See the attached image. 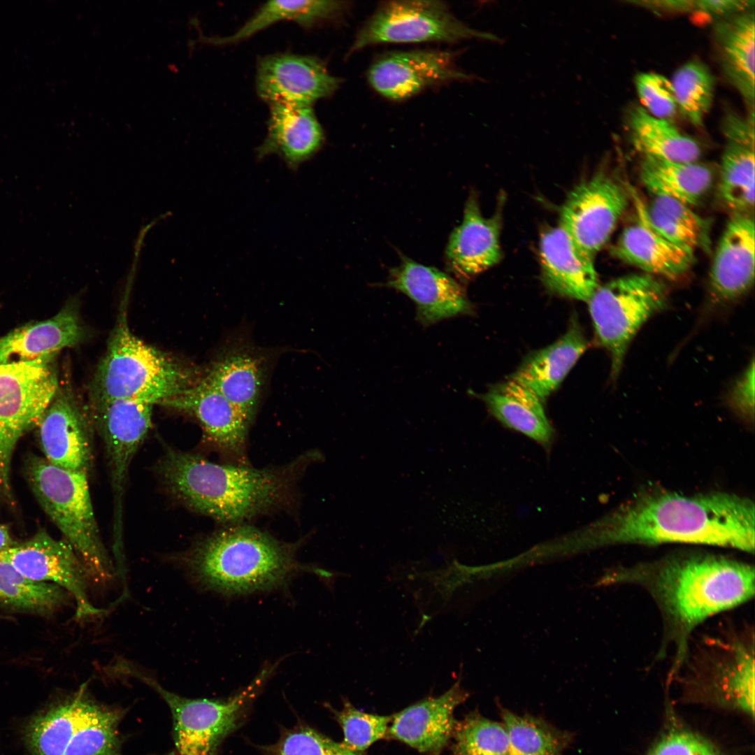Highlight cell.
Segmentation results:
<instances>
[{"label": "cell", "mask_w": 755, "mask_h": 755, "mask_svg": "<svg viewBox=\"0 0 755 755\" xmlns=\"http://www.w3.org/2000/svg\"><path fill=\"white\" fill-rule=\"evenodd\" d=\"M598 544H702L754 551V504L726 492L638 494L591 529Z\"/></svg>", "instance_id": "cell-1"}, {"label": "cell", "mask_w": 755, "mask_h": 755, "mask_svg": "<svg viewBox=\"0 0 755 755\" xmlns=\"http://www.w3.org/2000/svg\"><path fill=\"white\" fill-rule=\"evenodd\" d=\"M320 459L310 450L282 466L254 468L167 448L156 470L175 500L226 526L289 508L302 475Z\"/></svg>", "instance_id": "cell-2"}, {"label": "cell", "mask_w": 755, "mask_h": 755, "mask_svg": "<svg viewBox=\"0 0 755 755\" xmlns=\"http://www.w3.org/2000/svg\"><path fill=\"white\" fill-rule=\"evenodd\" d=\"M301 544L280 540L246 523L226 525L194 546L188 564L202 584L218 592L268 590L283 584L299 571L324 572L298 561Z\"/></svg>", "instance_id": "cell-3"}, {"label": "cell", "mask_w": 755, "mask_h": 755, "mask_svg": "<svg viewBox=\"0 0 755 755\" xmlns=\"http://www.w3.org/2000/svg\"><path fill=\"white\" fill-rule=\"evenodd\" d=\"M125 301L91 385L92 403L132 398L159 404L196 384L198 369L147 345L131 331Z\"/></svg>", "instance_id": "cell-4"}, {"label": "cell", "mask_w": 755, "mask_h": 755, "mask_svg": "<svg viewBox=\"0 0 755 755\" xmlns=\"http://www.w3.org/2000/svg\"><path fill=\"white\" fill-rule=\"evenodd\" d=\"M654 587L673 621L689 633L707 617L751 598L754 568L723 557L674 559L660 568Z\"/></svg>", "instance_id": "cell-5"}, {"label": "cell", "mask_w": 755, "mask_h": 755, "mask_svg": "<svg viewBox=\"0 0 755 755\" xmlns=\"http://www.w3.org/2000/svg\"><path fill=\"white\" fill-rule=\"evenodd\" d=\"M24 472L47 515L83 563L89 576L106 581L113 564L101 539L90 496L87 472L70 470L31 454Z\"/></svg>", "instance_id": "cell-6"}, {"label": "cell", "mask_w": 755, "mask_h": 755, "mask_svg": "<svg viewBox=\"0 0 755 755\" xmlns=\"http://www.w3.org/2000/svg\"><path fill=\"white\" fill-rule=\"evenodd\" d=\"M55 357L0 364V496L11 503L13 454L20 438L36 426L59 388Z\"/></svg>", "instance_id": "cell-7"}, {"label": "cell", "mask_w": 755, "mask_h": 755, "mask_svg": "<svg viewBox=\"0 0 755 755\" xmlns=\"http://www.w3.org/2000/svg\"><path fill=\"white\" fill-rule=\"evenodd\" d=\"M667 302L664 285L647 273L621 276L599 286L588 301L598 340L610 353L613 379L637 331Z\"/></svg>", "instance_id": "cell-8"}, {"label": "cell", "mask_w": 755, "mask_h": 755, "mask_svg": "<svg viewBox=\"0 0 755 755\" xmlns=\"http://www.w3.org/2000/svg\"><path fill=\"white\" fill-rule=\"evenodd\" d=\"M275 666L264 668L243 690L226 700L187 698L162 687L155 680L131 667L128 675L153 689L168 706L173 719L178 755H214L224 738L237 726L247 705L257 696Z\"/></svg>", "instance_id": "cell-9"}, {"label": "cell", "mask_w": 755, "mask_h": 755, "mask_svg": "<svg viewBox=\"0 0 755 755\" xmlns=\"http://www.w3.org/2000/svg\"><path fill=\"white\" fill-rule=\"evenodd\" d=\"M480 34L459 21L440 1L382 3L358 31L349 54L387 43H454Z\"/></svg>", "instance_id": "cell-10"}, {"label": "cell", "mask_w": 755, "mask_h": 755, "mask_svg": "<svg viewBox=\"0 0 755 755\" xmlns=\"http://www.w3.org/2000/svg\"><path fill=\"white\" fill-rule=\"evenodd\" d=\"M92 405L94 424L103 440L114 500L113 537L122 538V501L131 462L152 426L153 403L114 398Z\"/></svg>", "instance_id": "cell-11"}, {"label": "cell", "mask_w": 755, "mask_h": 755, "mask_svg": "<svg viewBox=\"0 0 755 755\" xmlns=\"http://www.w3.org/2000/svg\"><path fill=\"white\" fill-rule=\"evenodd\" d=\"M628 201V192L617 179L597 173L570 192L561 210L559 226L594 258L609 239Z\"/></svg>", "instance_id": "cell-12"}, {"label": "cell", "mask_w": 755, "mask_h": 755, "mask_svg": "<svg viewBox=\"0 0 755 755\" xmlns=\"http://www.w3.org/2000/svg\"><path fill=\"white\" fill-rule=\"evenodd\" d=\"M279 354L274 349L256 345L246 336L234 334L224 341L203 378L252 424Z\"/></svg>", "instance_id": "cell-13"}, {"label": "cell", "mask_w": 755, "mask_h": 755, "mask_svg": "<svg viewBox=\"0 0 755 755\" xmlns=\"http://www.w3.org/2000/svg\"><path fill=\"white\" fill-rule=\"evenodd\" d=\"M0 560L10 563L31 580L53 583L66 590L75 600L77 619L103 612L89 602V574L66 540H57L45 531H40L30 539L1 552Z\"/></svg>", "instance_id": "cell-14"}, {"label": "cell", "mask_w": 755, "mask_h": 755, "mask_svg": "<svg viewBox=\"0 0 755 755\" xmlns=\"http://www.w3.org/2000/svg\"><path fill=\"white\" fill-rule=\"evenodd\" d=\"M456 57L454 52L447 50L389 52L371 64L366 77L381 96L403 101L431 87L469 79L457 68Z\"/></svg>", "instance_id": "cell-15"}, {"label": "cell", "mask_w": 755, "mask_h": 755, "mask_svg": "<svg viewBox=\"0 0 755 755\" xmlns=\"http://www.w3.org/2000/svg\"><path fill=\"white\" fill-rule=\"evenodd\" d=\"M159 405L193 417L206 443L223 463L247 465V443L250 424L241 412L202 376L194 386Z\"/></svg>", "instance_id": "cell-16"}, {"label": "cell", "mask_w": 755, "mask_h": 755, "mask_svg": "<svg viewBox=\"0 0 755 755\" xmlns=\"http://www.w3.org/2000/svg\"><path fill=\"white\" fill-rule=\"evenodd\" d=\"M340 83L323 61L310 55L275 54L262 58L257 67V94L268 104L312 106L333 95Z\"/></svg>", "instance_id": "cell-17"}, {"label": "cell", "mask_w": 755, "mask_h": 755, "mask_svg": "<svg viewBox=\"0 0 755 755\" xmlns=\"http://www.w3.org/2000/svg\"><path fill=\"white\" fill-rule=\"evenodd\" d=\"M384 286L402 292L415 303L416 319L424 327L473 312L466 292L456 280L405 256L398 266L390 269Z\"/></svg>", "instance_id": "cell-18"}, {"label": "cell", "mask_w": 755, "mask_h": 755, "mask_svg": "<svg viewBox=\"0 0 755 755\" xmlns=\"http://www.w3.org/2000/svg\"><path fill=\"white\" fill-rule=\"evenodd\" d=\"M36 427L44 458L54 466L87 472L92 447L89 423L73 394L59 388Z\"/></svg>", "instance_id": "cell-19"}, {"label": "cell", "mask_w": 755, "mask_h": 755, "mask_svg": "<svg viewBox=\"0 0 755 755\" xmlns=\"http://www.w3.org/2000/svg\"><path fill=\"white\" fill-rule=\"evenodd\" d=\"M470 693L458 680L443 694L421 700L392 715L387 738L428 755H440L451 741L456 720L455 709Z\"/></svg>", "instance_id": "cell-20"}, {"label": "cell", "mask_w": 755, "mask_h": 755, "mask_svg": "<svg viewBox=\"0 0 755 755\" xmlns=\"http://www.w3.org/2000/svg\"><path fill=\"white\" fill-rule=\"evenodd\" d=\"M500 207L492 216L485 217L474 194L467 200L463 220L450 234L445 255L448 270L460 279L468 280L501 260Z\"/></svg>", "instance_id": "cell-21"}, {"label": "cell", "mask_w": 755, "mask_h": 755, "mask_svg": "<svg viewBox=\"0 0 755 755\" xmlns=\"http://www.w3.org/2000/svg\"><path fill=\"white\" fill-rule=\"evenodd\" d=\"M754 221L749 213H733L717 245L711 271L712 295L730 302L745 295L754 280Z\"/></svg>", "instance_id": "cell-22"}, {"label": "cell", "mask_w": 755, "mask_h": 755, "mask_svg": "<svg viewBox=\"0 0 755 755\" xmlns=\"http://www.w3.org/2000/svg\"><path fill=\"white\" fill-rule=\"evenodd\" d=\"M542 280L549 291L588 302L600 286L594 258L584 253L560 226L540 240Z\"/></svg>", "instance_id": "cell-23"}, {"label": "cell", "mask_w": 755, "mask_h": 755, "mask_svg": "<svg viewBox=\"0 0 755 755\" xmlns=\"http://www.w3.org/2000/svg\"><path fill=\"white\" fill-rule=\"evenodd\" d=\"M726 144L721 156L719 193L733 213L754 206V114L744 119L727 115L722 124Z\"/></svg>", "instance_id": "cell-24"}, {"label": "cell", "mask_w": 755, "mask_h": 755, "mask_svg": "<svg viewBox=\"0 0 755 755\" xmlns=\"http://www.w3.org/2000/svg\"><path fill=\"white\" fill-rule=\"evenodd\" d=\"M267 135L257 149L263 159L278 154L292 170H296L322 148L324 134L312 106L282 103L269 104Z\"/></svg>", "instance_id": "cell-25"}, {"label": "cell", "mask_w": 755, "mask_h": 755, "mask_svg": "<svg viewBox=\"0 0 755 755\" xmlns=\"http://www.w3.org/2000/svg\"><path fill=\"white\" fill-rule=\"evenodd\" d=\"M76 310L67 305L52 317L19 327L0 338V364L27 362L56 355L83 340Z\"/></svg>", "instance_id": "cell-26"}, {"label": "cell", "mask_w": 755, "mask_h": 755, "mask_svg": "<svg viewBox=\"0 0 755 755\" xmlns=\"http://www.w3.org/2000/svg\"><path fill=\"white\" fill-rule=\"evenodd\" d=\"M638 220L626 227L611 253L645 273L676 279L693 264L694 252L676 245L652 229L638 212Z\"/></svg>", "instance_id": "cell-27"}, {"label": "cell", "mask_w": 755, "mask_h": 755, "mask_svg": "<svg viewBox=\"0 0 755 755\" xmlns=\"http://www.w3.org/2000/svg\"><path fill=\"white\" fill-rule=\"evenodd\" d=\"M714 36L723 73L754 112L755 15L754 9L718 22Z\"/></svg>", "instance_id": "cell-28"}, {"label": "cell", "mask_w": 755, "mask_h": 755, "mask_svg": "<svg viewBox=\"0 0 755 755\" xmlns=\"http://www.w3.org/2000/svg\"><path fill=\"white\" fill-rule=\"evenodd\" d=\"M587 348V340L581 326L575 317L572 318L561 337L533 353L510 378L527 387L544 403Z\"/></svg>", "instance_id": "cell-29"}, {"label": "cell", "mask_w": 755, "mask_h": 755, "mask_svg": "<svg viewBox=\"0 0 755 755\" xmlns=\"http://www.w3.org/2000/svg\"><path fill=\"white\" fill-rule=\"evenodd\" d=\"M490 412L508 427L548 447L553 429L543 402L530 389L509 378L480 396Z\"/></svg>", "instance_id": "cell-30"}, {"label": "cell", "mask_w": 755, "mask_h": 755, "mask_svg": "<svg viewBox=\"0 0 755 755\" xmlns=\"http://www.w3.org/2000/svg\"><path fill=\"white\" fill-rule=\"evenodd\" d=\"M86 684L71 698L34 718L26 731L34 755H64L72 738L96 709Z\"/></svg>", "instance_id": "cell-31"}, {"label": "cell", "mask_w": 755, "mask_h": 755, "mask_svg": "<svg viewBox=\"0 0 755 755\" xmlns=\"http://www.w3.org/2000/svg\"><path fill=\"white\" fill-rule=\"evenodd\" d=\"M642 185L652 196H666L689 206L697 204L713 182L707 166L643 156L640 169Z\"/></svg>", "instance_id": "cell-32"}, {"label": "cell", "mask_w": 755, "mask_h": 755, "mask_svg": "<svg viewBox=\"0 0 755 755\" xmlns=\"http://www.w3.org/2000/svg\"><path fill=\"white\" fill-rule=\"evenodd\" d=\"M342 1L301 0L270 1L233 34L224 37L201 36L205 43L224 45L245 40L266 27L280 21H292L303 27H312L340 15L347 8Z\"/></svg>", "instance_id": "cell-33"}, {"label": "cell", "mask_w": 755, "mask_h": 755, "mask_svg": "<svg viewBox=\"0 0 755 755\" xmlns=\"http://www.w3.org/2000/svg\"><path fill=\"white\" fill-rule=\"evenodd\" d=\"M628 129L632 143L643 156L679 162L698 161L700 157V147L694 139L682 134L668 120L654 117L642 106L630 111Z\"/></svg>", "instance_id": "cell-34"}, {"label": "cell", "mask_w": 755, "mask_h": 755, "mask_svg": "<svg viewBox=\"0 0 755 755\" xmlns=\"http://www.w3.org/2000/svg\"><path fill=\"white\" fill-rule=\"evenodd\" d=\"M638 212L656 233L672 243L693 252L706 248L710 240V222L690 206L673 199L653 196L648 205L635 199Z\"/></svg>", "instance_id": "cell-35"}, {"label": "cell", "mask_w": 755, "mask_h": 755, "mask_svg": "<svg viewBox=\"0 0 755 755\" xmlns=\"http://www.w3.org/2000/svg\"><path fill=\"white\" fill-rule=\"evenodd\" d=\"M498 711L508 735V755H563L574 741L573 733L542 717L519 715L500 705Z\"/></svg>", "instance_id": "cell-36"}, {"label": "cell", "mask_w": 755, "mask_h": 755, "mask_svg": "<svg viewBox=\"0 0 755 755\" xmlns=\"http://www.w3.org/2000/svg\"><path fill=\"white\" fill-rule=\"evenodd\" d=\"M71 595L59 586L31 580L10 563L0 560V603L11 610L50 614L66 603Z\"/></svg>", "instance_id": "cell-37"}, {"label": "cell", "mask_w": 755, "mask_h": 755, "mask_svg": "<svg viewBox=\"0 0 755 755\" xmlns=\"http://www.w3.org/2000/svg\"><path fill=\"white\" fill-rule=\"evenodd\" d=\"M727 649V648H726ZM726 655L713 659L712 670L724 691L742 710L754 713V649L741 642H733Z\"/></svg>", "instance_id": "cell-38"}, {"label": "cell", "mask_w": 755, "mask_h": 755, "mask_svg": "<svg viewBox=\"0 0 755 755\" xmlns=\"http://www.w3.org/2000/svg\"><path fill=\"white\" fill-rule=\"evenodd\" d=\"M673 86L677 108L695 126H700L712 105L714 78L701 62L691 61L674 73Z\"/></svg>", "instance_id": "cell-39"}, {"label": "cell", "mask_w": 755, "mask_h": 755, "mask_svg": "<svg viewBox=\"0 0 755 755\" xmlns=\"http://www.w3.org/2000/svg\"><path fill=\"white\" fill-rule=\"evenodd\" d=\"M451 755H508V739L502 723L478 710L457 721L452 738Z\"/></svg>", "instance_id": "cell-40"}, {"label": "cell", "mask_w": 755, "mask_h": 755, "mask_svg": "<svg viewBox=\"0 0 755 755\" xmlns=\"http://www.w3.org/2000/svg\"><path fill=\"white\" fill-rule=\"evenodd\" d=\"M120 710L98 705L78 728L64 755H120Z\"/></svg>", "instance_id": "cell-41"}, {"label": "cell", "mask_w": 755, "mask_h": 755, "mask_svg": "<svg viewBox=\"0 0 755 755\" xmlns=\"http://www.w3.org/2000/svg\"><path fill=\"white\" fill-rule=\"evenodd\" d=\"M343 733L342 743L348 748L364 752L377 741L387 738L392 715L371 714L356 708L343 700L340 710L329 706Z\"/></svg>", "instance_id": "cell-42"}, {"label": "cell", "mask_w": 755, "mask_h": 755, "mask_svg": "<svg viewBox=\"0 0 755 755\" xmlns=\"http://www.w3.org/2000/svg\"><path fill=\"white\" fill-rule=\"evenodd\" d=\"M264 750L268 755H364L305 726L286 730Z\"/></svg>", "instance_id": "cell-43"}, {"label": "cell", "mask_w": 755, "mask_h": 755, "mask_svg": "<svg viewBox=\"0 0 755 755\" xmlns=\"http://www.w3.org/2000/svg\"><path fill=\"white\" fill-rule=\"evenodd\" d=\"M638 97L643 108L654 117H673L677 106L671 80L656 73H642L635 78Z\"/></svg>", "instance_id": "cell-44"}, {"label": "cell", "mask_w": 755, "mask_h": 755, "mask_svg": "<svg viewBox=\"0 0 755 755\" xmlns=\"http://www.w3.org/2000/svg\"><path fill=\"white\" fill-rule=\"evenodd\" d=\"M649 755H716L711 747L686 732H673L663 738Z\"/></svg>", "instance_id": "cell-45"}, {"label": "cell", "mask_w": 755, "mask_h": 755, "mask_svg": "<svg viewBox=\"0 0 755 755\" xmlns=\"http://www.w3.org/2000/svg\"><path fill=\"white\" fill-rule=\"evenodd\" d=\"M729 403L736 412L749 422L754 417V362L745 371L732 388Z\"/></svg>", "instance_id": "cell-46"}, {"label": "cell", "mask_w": 755, "mask_h": 755, "mask_svg": "<svg viewBox=\"0 0 755 755\" xmlns=\"http://www.w3.org/2000/svg\"><path fill=\"white\" fill-rule=\"evenodd\" d=\"M754 1L747 0H698L695 1V10L712 16L729 17L735 14L753 10Z\"/></svg>", "instance_id": "cell-47"}, {"label": "cell", "mask_w": 755, "mask_h": 755, "mask_svg": "<svg viewBox=\"0 0 755 755\" xmlns=\"http://www.w3.org/2000/svg\"><path fill=\"white\" fill-rule=\"evenodd\" d=\"M654 11L687 12L695 10V1L666 0L631 1Z\"/></svg>", "instance_id": "cell-48"}, {"label": "cell", "mask_w": 755, "mask_h": 755, "mask_svg": "<svg viewBox=\"0 0 755 755\" xmlns=\"http://www.w3.org/2000/svg\"><path fill=\"white\" fill-rule=\"evenodd\" d=\"M13 539L8 528L0 524V553L16 544Z\"/></svg>", "instance_id": "cell-49"}, {"label": "cell", "mask_w": 755, "mask_h": 755, "mask_svg": "<svg viewBox=\"0 0 755 755\" xmlns=\"http://www.w3.org/2000/svg\"><path fill=\"white\" fill-rule=\"evenodd\" d=\"M167 755H178V754L176 753L175 751H174V752H171V753H170V754H168Z\"/></svg>", "instance_id": "cell-50"}]
</instances>
